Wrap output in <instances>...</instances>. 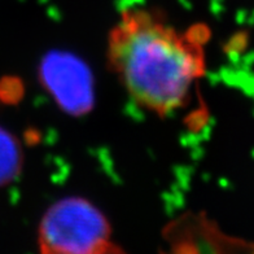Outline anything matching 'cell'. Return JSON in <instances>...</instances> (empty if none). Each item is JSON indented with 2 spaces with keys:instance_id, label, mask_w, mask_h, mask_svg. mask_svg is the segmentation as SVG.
Returning <instances> with one entry per match:
<instances>
[{
  "instance_id": "cell-3",
  "label": "cell",
  "mask_w": 254,
  "mask_h": 254,
  "mask_svg": "<svg viewBox=\"0 0 254 254\" xmlns=\"http://www.w3.org/2000/svg\"><path fill=\"white\" fill-rule=\"evenodd\" d=\"M40 79L63 109L83 114L94 101L87 66L74 56L52 54L40 65Z\"/></svg>"
},
{
  "instance_id": "cell-2",
  "label": "cell",
  "mask_w": 254,
  "mask_h": 254,
  "mask_svg": "<svg viewBox=\"0 0 254 254\" xmlns=\"http://www.w3.org/2000/svg\"><path fill=\"white\" fill-rule=\"evenodd\" d=\"M40 252L48 254L118 253L105 215L90 201L67 197L50 206L38 228Z\"/></svg>"
},
{
  "instance_id": "cell-5",
  "label": "cell",
  "mask_w": 254,
  "mask_h": 254,
  "mask_svg": "<svg viewBox=\"0 0 254 254\" xmlns=\"http://www.w3.org/2000/svg\"><path fill=\"white\" fill-rule=\"evenodd\" d=\"M22 154L18 141L0 127V186L9 183L21 171Z\"/></svg>"
},
{
  "instance_id": "cell-1",
  "label": "cell",
  "mask_w": 254,
  "mask_h": 254,
  "mask_svg": "<svg viewBox=\"0 0 254 254\" xmlns=\"http://www.w3.org/2000/svg\"><path fill=\"white\" fill-rule=\"evenodd\" d=\"M206 27L179 33L153 9L122 12L108 38V61L134 101L166 116L183 107L196 79L205 74Z\"/></svg>"
},
{
  "instance_id": "cell-4",
  "label": "cell",
  "mask_w": 254,
  "mask_h": 254,
  "mask_svg": "<svg viewBox=\"0 0 254 254\" xmlns=\"http://www.w3.org/2000/svg\"><path fill=\"white\" fill-rule=\"evenodd\" d=\"M188 227L196 231L200 235H193L186 231L169 227L165 230V239L170 243L171 248L175 252H198L201 245H204L205 251H228V249H244L243 241L224 236L221 231H218L215 224L209 222L204 215L187 214L181 218Z\"/></svg>"
}]
</instances>
